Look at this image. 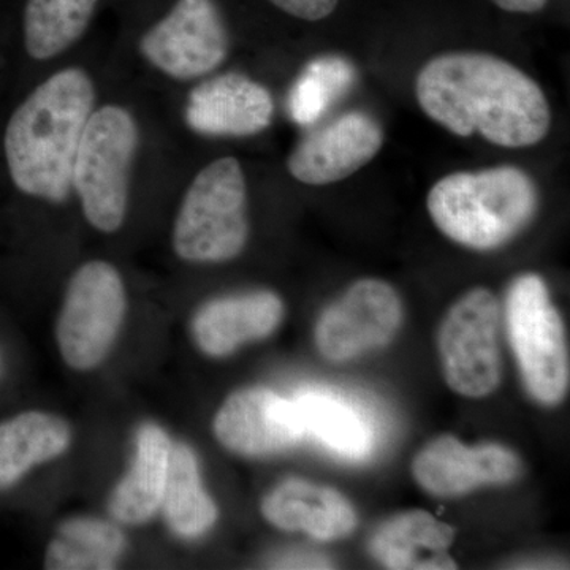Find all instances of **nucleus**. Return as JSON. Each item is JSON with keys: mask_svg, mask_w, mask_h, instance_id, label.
I'll use <instances>...</instances> for the list:
<instances>
[{"mask_svg": "<svg viewBox=\"0 0 570 570\" xmlns=\"http://www.w3.org/2000/svg\"><path fill=\"white\" fill-rule=\"evenodd\" d=\"M283 316V302L272 292L217 299L195 317V340L206 354L228 355L242 344L272 335Z\"/></svg>", "mask_w": 570, "mask_h": 570, "instance_id": "nucleus-15", "label": "nucleus"}, {"mask_svg": "<svg viewBox=\"0 0 570 570\" xmlns=\"http://www.w3.org/2000/svg\"><path fill=\"white\" fill-rule=\"evenodd\" d=\"M277 9L305 21H321L336 9L337 0H269Z\"/></svg>", "mask_w": 570, "mask_h": 570, "instance_id": "nucleus-25", "label": "nucleus"}, {"mask_svg": "<svg viewBox=\"0 0 570 570\" xmlns=\"http://www.w3.org/2000/svg\"><path fill=\"white\" fill-rule=\"evenodd\" d=\"M276 568L287 569H322L330 568L328 561L321 557L291 558V560H281Z\"/></svg>", "mask_w": 570, "mask_h": 570, "instance_id": "nucleus-27", "label": "nucleus"}, {"mask_svg": "<svg viewBox=\"0 0 570 570\" xmlns=\"http://www.w3.org/2000/svg\"><path fill=\"white\" fill-rule=\"evenodd\" d=\"M439 230L461 246L491 250L508 245L534 219L539 189L512 165L456 171L439 179L426 198Z\"/></svg>", "mask_w": 570, "mask_h": 570, "instance_id": "nucleus-3", "label": "nucleus"}, {"mask_svg": "<svg viewBox=\"0 0 570 570\" xmlns=\"http://www.w3.org/2000/svg\"><path fill=\"white\" fill-rule=\"evenodd\" d=\"M499 303L487 288L461 296L442 321L438 344L445 381L468 397L489 396L501 382Z\"/></svg>", "mask_w": 570, "mask_h": 570, "instance_id": "nucleus-7", "label": "nucleus"}, {"mask_svg": "<svg viewBox=\"0 0 570 570\" xmlns=\"http://www.w3.org/2000/svg\"><path fill=\"white\" fill-rule=\"evenodd\" d=\"M69 444V425L43 412H26L0 423V489L13 485L36 464L61 455Z\"/></svg>", "mask_w": 570, "mask_h": 570, "instance_id": "nucleus-19", "label": "nucleus"}, {"mask_svg": "<svg viewBox=\"0 0 570 570\" xmlns=\"http://www.w3.org/2000/svg\"><path fill=\"white\" fill-rule=\"evenodd\" d=\"M170 453V439L159 426L142 428L134 466L111 497L116 519L129 524L151 519L163 502Z\"/></svg>", "mask_w": 570, "mask_h": 570, "instance_id": "nucleus-18", "label": "nucleus"}, {"mask_svg": "<svg viewBox=\"0 0 570 570\" xmlns=\"http://www.w3.org/2000/svg\"><path fill=\"white\" fill-rule=\"evenodd\" d=\"M91 78L66 69L41 82L11 116L6 156L21 193L61 204L73 190V165L94 111Z\"/></svg>", "mask_w": 570, "mask_h": 570, "instance_id": "nucleus-2", "label": "nucleus"}, {"mask_svg": "<svg viewBox=\"0 0 570 570\" xmlns=\"http://www.w3.org/2000/svg\"><path fill=\"white\" fill-rule=\"evenodd\" d=\"M142 56L175 80L212 73L228 55V33L214 0H178L142 36Z\"/></svg>", "mask_w": 570, "mask_h": 570, "instance_id": "nucleus-9", "label": "nucleus"}, {"mask_svg": "<svg viewBox=\"0 0 570 570\" xmlns=\"http://www.w3.org/2000/svg\"><path fill=\"white\" fill-rule=\"evenodd\" d=\"M124 535L111 523L77 519L63 524L48 547L45 568L55 570L112 569L124 550Z\"/></svg>", "mask_w": 570, "mask_h": 570, "instance_id": "nucleus-23", "label": "nucleus"}, {"mask_svg": "<svg viewBox=\"0 0 570 570\" xmlns=\"http://www.w3.org/2000/svg\"><path fill=\"white\" fill-rule=\"evenodd\" d=\"M355 80V69L343 56H321L307 63L296 78L288 111L299 126L316 124L337 102Z\"/></svg>", "mask_w": 570, "mask_h": 570, "instance_id": "nucleus-24", "label": "nucleus"}, {"mask_svg": "<svg viewBox=\"0 0 570 570\" xmlns=\"http://www.w3.org/2000/svg\"><path fill=\"white\" fill-rule=\"evenodd\" d=\"M306 436L316 438L337 455L363 460L373 450V433L362 415L344 401L318 392L292 400Z\"/></svg>", "mask_w": 570, "mask_h": 570, "instance_id": "nucleus-20", "label": "nucleus"}, {"mask_svg": "<svg viewBox=\"0 0 570 570\" xmlns=\"http://www.w3.org/2000/svg\"><path fill=\"white\" fill-rule=\"evenodd\" d=\"M214 433L224 448L247 456L283 452L306 438L292 400L265 389L228 397L214 420Z\"/></svg>", "mask_w": 570, "mask_h": 570, "instance_id": "nucleus-13", "label": "nucleus"}, {"mask_svg": "<svg viewBox=\"0 0 570 570\" xmlns=\"http://www.w3.org/2000/svg\"><path fill=\"white\" fill-rule=\"evenodd\" d=\"M97 3L99 0H28L26 50L37 61L61 55L88 29Z\"/></svg>", "mask_w": 570, "mask_h": 570, "instance_id": "nucleus-21", "label": "nucleus"}, {"mask_svg": "<svg viewBox=\"0 0 570 570\" xmlns=\"http://www.w3.org/2000/svg\"><path fill=\"white\" fill-rule=\"evenodd\" d=\"M160 505L168 523L186 538L204 534L217 519V509L202 487L198 464L186 445L171 448Z\"/></svg>", "mask_w": 570, "mask_h": 570, "instance_id": "nucleus-22", "label": "nucleus"}, {"mask_svg": "<svg viewBox=\"0 0 570 570\" xmlns=\"http://www.w3.org/2000/svg\"><path fill=\"white\" fill-rule=\"evenodd\" d=\"M549 0H494L499 9L512 13H535L547 6Z\"/></svg>", "mask_w": 570, "mask_h": 570, "instance_id": "nucleus-26", "label": "nucleus"}, {"mask_svg": "<svg viewBox=\"0 0 570 570\" xmlns=\"http://www.w3.org/2000/svg\"><path fill=\"white\" fill-rule=\"evenodd\" d=\"M262 512L285 531H305L318 540L341 539L356 527L355 510L343 494L305 480H287L266 497Z\"/></svg>", "mask_w": 570, "mask_h": 570, "instance_id": "nucleus-16", "label": "nucleus"}, {"mask_svg": "<svg viewBox=\"0 0 570 570\" xmlns=\"http://www.w3.org/2000/svg\"><path fill=\"white\" fill-rule=\"evenodd\" d=\"M403 321V305L392 285L362 279L352 285L317 322L318 352L332 362H346L385 346Z\"/></svg>", "mask_w": 570, "mask_h": 570, "instance_id": "nucleus-10", "label": "nucleus"}, {"mask_svg": "<svg viewBox=\"0 0 570 570\" xmlns=\"http://www.w3.org/2000/svg\"><path fill=\"white\" fill-rule=\"evenodd\" d=\"M275 104L264 86L242 73H224L190 92L186 121L209 137H250L272 124Z\"/></svg>", "mask_w": 570, "mask_h": 570, "instance_id": "nucleus-14", "label": "nucleus"}, {"mask_svg": "<svg viewBox=\"0 0 570 570\" xmlns=\"http://www.w3.org/2000/svg\"><path fill=\"white\" fill-rule=\"evenodd\" d=\"M420 108L459 137L480 134L502 148L538 145L550 132L549 100L538 82L487 52H448L420 70Z\"/></svg>", "mask_w": 570, "mask_h": 570, "instance_id": "nucleus-1", "label": "nucleus"}, {"mask_svg": "<svg viewBox=\"0 0 570 570\" xmlns=\"http://www.w3.org/2000/svg\"><path fill=\"white\" fill-rule=\"evenodd\" d=\"M246 179L234 157L214 160L200 171L176 217L174 246L187 262L219 264L242 254L249 234Z\"/></svg>", "mask_w": 570, "mask_h": 570, "instance_id": "nucleus-4", "label": "nucleus"}, {"mask_svg": "<svg viewBox=\"0 0 570 570\" xmlns=\"http://www.w3.org/2000/svg\"><path fill=\"white\" fill-rule=\"evenodd\" d=\"M521 461L498 444L468 448L459 439L442 436L420 450L412 474L434 497H460L482 485H504L519 478Z\"/></svg>", "mask_w": 570, "mask_h": 570, "instance_id": "nucleus-12", "label": "nucleus"}, {"mask_svg": "<svg viewBox=\"0 0 570 570\" xmlns=\"http://www.w3.org/2000/svg\"><path fill=\"white\" fill-rule=\"evenodd\" d=\"M453 530L425 510H412L382 524L370 542L371 554L387 569H456L450 558Z\"/></svg>", "mask_w": 570, "mask_h": 570, "instance_id": "nucleus-17", "label": "nucleus"}, {"mask_svg": "<svg viewBox=\"0 0 570 570\" xmlns=\"http://www.w3.org/2000/svg\"><path fill=\"white\" fill-rule=\"evenodd\" d=\"M138 127L129 111L108 105L92 111L73 165V189L82 212L99 230H118L129 200V175L138 148Z\"/></svg>", "mask_w": 570, "mask_h": 570, "instance_id": "nucleus-5", "label": "nucleus"}, {"mask_svg": "<svg viewBox=\"0 0 570 570\" xmlns=\"http://www.w3.org/2000/svg\"><path fill=\"white\" fill-rule=\"evenodd\" d=\"M505 322L528 392L547 406L560 403L569 390V352L562 318L542 277L530 273L510 284Z\"/></svg>", "mask_w": 570, "mask_h": 570, "instance_id": "nucleus-6", "label": "nucleus"}, {"mask_svg": "<svg viewBox=\"0 0 570 570\" xmlns=\"http://www.w3.org/2000/svg\"><path fill=\"white\" fill-rule=\"evenodd\" d=\"M384 145L381 124L347 111L307 134L287 159L288 174L309 186L340 183L370 164Z\"/></svg>", "mask_w": 570, "mask_h": 570, "instance_id": "nucleus-11", "label": "nucleus"}, {"mask_svg": "<svg viewBox=\"0 0 570 570\" xmlns=\"http://www.w3.org/2000/svg\"><path fill=\"white\" fill-rule=\"evenodd\" d=\"M126 311L121 276L110 264L89 262L69 284L58 324V343L67 365L91 370L110 351Z\"/></svg>", "mask_w": 570, "mask_h": 570, "instance_id": "nucleus-8", "label": "nucleus"}]
</instances>
